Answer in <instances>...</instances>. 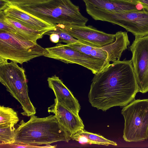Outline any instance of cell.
Here are the masks:
<instances>
[{
	"label": "cell",
	"instance_id": "obj_14",
	"mask_svg": "<svg viewBox=\"0 0 148 148\" xmlns=\"http://www.w3.org/2000/svg\"><path fill=\"white\" fill-rule=\"evenodd\" d=\"M2 11L6 16L34 29L47 32L55 27L32 16L16 5L8 3Z\"/></svg>",
	"mask_w": 148,
	"mask_h": 148
},
{
	"label": "cell",
	"instance_id": "obj_9",
	"mask_svg": "<svg viewBox=\"0 0 148 148\" xmlns=\"http://www.w3.org/2000/svg\"><path fill=\"white\" fill-rule=\"evenodd\" d=\"M116 34V39L113 42L102 47L90 46L80 42L66 45L95 58L114 62L120 60L122 52L130 43L127 32L120 31Z\"/></svg>",
	"mask_w": 148,
	"mask_h": 148
},
{
	"label": "cell",
	"instance_id": "obj_6",
	"mask_svg": "<svg viewBox=\"0 0 148 148\" xmlns=\"http://www.w3.org/2000/svg\"><path fill=\"white\" fill-rule=\"evenodd\" d=\"M121 113L125 141L139 142L148 138V99H134L123 108Z\"/></svg>",
	"mask_w": 148,
	"mask_h": 148
},
{
	"label": "cell",
	"instance_id": "obj_13",
	"mask_svg": "<svg viewBox=\"0 0 148 148\" xmlns=\"http://www.w3.org/2000/svg\"><path fill=\"white\" fill-rule=\"evenodd\" d=\"M54 103L48 108V112L54 114L59 123L70 134L71 137L84 129L83 121L77 115L60 104L55 99Z\"/></svg>",
	"mask_w": 148,
	"mask_h": 148
},
{
	"label": "cell",
	"instance_id": "obj_20",
	"mask_svg": "<svg viewBox=\"0 0 148 148\" xmlns=\"http://www.w3.org/2000/svg\"><path fill=\"white\" fill-rule=\"evenodd\" d=\"M55 29L50 31L58 34L60 38L59 42H64L66 44L80 42L77 39L74 38L68 33L64 31L57 26L55 25Z\"/></svg>",
	"mask_w": 148,
	"mask_h": 148
},
{
	"label": "cell",
	"instance_id": "obj_17",
	"mask_svg": "<svg viewBox=\"0 0 148 148\" xmlns=\"http://www.w3.org/2000/svg\"><path fill=\"white\" fill-rule=\"evenodd\" d=\"M0 18L5 21L18 28L27 37L29 40L34 42L42 38L45 32L40 31L31 28L21 22L11 18L5 15L2 11H0Z\"/></svg>",
	"mask_w": 148,
	"mask_h": 148
},
{
	"label": "cell",
	"instance_id": "obj_24",
	"mask_svg": "<svg viewBox=\"0 0 148 148\" xmlns=\"http://www.w3.org/2000/svg\"><path fill=\"white\" fill-rule=\"evenodd\" d=\"M143 9L148 11V0H139Z\"/></svg>",
	"mask_w": 148,
	"mask_h": 148
},
{
	"label": "cell",
	"instance_id": "obj_1",
	"mask_svg": "<svg viewBox=\"0 0 148 148\" xmlns=\"http://www.w3.org/2000/svg\"><path fill=\"white\" fill-rule=\"evenodd\" d=\"M139 92L131 60L115 61L95 75L88 94L91 106L106 111L125 107Z\"/></svg>",
	"mask_w": 148,
	"mask_h": 148
},
{
	"label": "cell",
	"instance_id": "obj_23",
	"mask_svg": "<svg viewBox=\"0 0 148 148\" xmlns=\"http://www.w3.org/2000/svg\"><path fill=\"white\" fill-rule=\"evenodd\" d=\"M45 35H47L50 36V40L54 43H58L59 42V35L55 33L51 32L50 31L46 32Z\"/></svg>",
	"mask_w": 148,
	"mask_h": 148
},
{
	"label": "cell",
	"instance_id": "obj_3",
	"mask_svg": "<svg viewBox=\"0 0 148 148\" xmlns=\"http://www.w3.org/2000/svg\"><path fill=\"white\" fill-rule=\"evenodd\" d=\"M15 5L29 14L54 26L57 24L85 26L88 21L80 13L79 7L71 0H49L33 5Z\"/></svg>",
	"mask_w": 148,
	"mask_h": 148
},
{
	"label": "cell",
	"instance_id": "obj_18",
	"mask_svg": "<svg viewBox=\"0 0 148 148\" xmlns=\"http://www.w3.org/2000/svg\"><path fill=\"white\" fill-rule=\"evenodd\" d=\"M19 121L17 112L13 109L3 106H0V125L9 124L15 125Z\"/></svg>",
	"mask_w": 148,
	"mask_h": 148
},
{
	"label": "cell",
	"instance_id": "obj_12",
	"mask_svg": "<svg viewBox=\"0 0 148 148\" xmlns=\"http://www.w3.org/2000/svg\"><path fill=\"white\" fill-rule=\"evenodd\" d=\"M49 87L53 91L57 101L77 115L81 109L78 100L58 77L48 78Z\"/></svg>",
	"mask_w": 148,
	"mask_h": 148
},
{
	"label": "cell",
	"instance_id": "obj_22",
	"mask_svg": "<svg viewBox=\"0 0 148 148\" xmlns=\"http://www.w3.org/2000/svg\"><path fill=\"white\" fill-rule=\"evenodd\" d=\"M9 3L15 5H29L42 3L49 0H3Z\"/></svg>",
	"mask_w": 148,
	"mask_h": 148
},
{
	"label": "cell",
	"instance_id": "obj_5",
	"mask_svg": "<svg viewBox=\"0 0 148 148\" xmlns=\"http://www.w3.org/2000/svg\"><path fill=\"white\" fill-rule=\"evenodd\" d=\"M45 49L37 42L17 35L0 31V58L22 64L44 56Z\"/></svg>",
	"mask_w": 148,
	"mask_h": 148
},
{
	"label": "cell",
	"instance_id": "obj_4",
	"mask_svg": "<svg viewBox=\"0 0 148 148\" xmlns=\"http://www.w3.org/2000/svg\"><path fill=\"white\" fill-rule=\"evenodd\" d=\"M0 82L6 90L21 104V114L28 117L35 115L36 108L31 102L25 69L17 63L0 58Z\"/></svg>",
	"mask_w": 148,
	"mask_h": 148
},
{
	"label": "cell",
	"instance_id": "obj_11",
	"mask_svg": "<svg viewBox=\"0 0 148 148\" xmlns=\"http://www.w3.org/2000/svg\"><path fill=\"white\" fill-rule=\"evenodd\" d=\"M62 30L78 40L80 42L90 46L102 47L113 42L116 34H108L92 26L57 24Z\"/></svg>",
	"mask_w": 148,
	"mask_h": 148
},
{
	"label": "cell",
	"instance_id": "obj_8",
	"mask_svg": "<svg viewBox=\"0 0 148 148\" xmlns=\"http://www.w3.org/2000/svg\"><path fill=\"white\" fill-rule=\"evenodd\" d=\"M45 49L44 56L67 64L80 65L90 70L95 75L102 71L110 64L108 61L95 58L60 43Z\"/></svg>",
	"mask_w": 148,
	"mask_h": 148
},
{
	"label": "cell",
	"instance_id": "obj_19",
	"mask_svg": "<svg viewBox=\"0 0 148 148\" xmlns=\"http://www.w3.org/2000/svg\"><path fill=\"white\" fill-rule=\"evenodd\" d=\"M14 125L10 124L0 125V145L14 143L16 130Z\"/></svg>",
	"mask_w": 148,
	"mask_h": 148
},
{
	"label": "cell",
	"instance_id": "obj_2",
	"mask_svg": "<svg viewBox=\"0 0 148 148\" xmlns=\"http://www.w3.org/2000/svg\"><path fill=\"white\" fill-rule=\"evenodd\" d=\"M25 122L21 120L16 129L13 144L39 145L59 142H68L70 134L59 123L55 116L39 118L33 115Z\"/></svg>",
	"mask_w": 148,
	"mask_h": 148
},
{
	"label": "cell",
	"instance_id": "obj_7",
	"mask_svg": "<svg viewBox=\"0 0 148 148\" xmlns=\"http://www.w3.org/2000/svg\"><path fill=\"white\" fill-rule=\"evenodd\" d=\"M86 10L94 20L119 25L135 36L148 35V11L144 9L121 12H111L88 8Z\"/></svg>",
	"mask_w": 148,
	"mask_h": 148
},
{
	"label": "cell",
	"instance_id": "obj_16",
	"mask_svg": "<svg viewBox=\"0 0 148 148\" xmlns=\"http://www.w3.org/2000/svg\"><path fill=\"white\" fill-rule=\"evenodd\" d=\"M71 138L80 144H93L108 146L117 145L116 143L97 134L88 132L84 129L79 130L72 136Z\"/></svg>",
	"mask_w": 148,
	"mask_h": 148
},
{
	"label": "cell",
	"instance_id": "obj_10",
	"mask_svg": "<svg viewBox=\"0 0 148 148\" xmlns=\"http://www.w3.org/2000/svg\"><path fill=\"white\" fill-rule=\"evenodd\" d=\"M135 37L130 47L131 60L139 92L144 93L148 91V35Z\"/></svg>",
	"mask_w": 148,
	"mask_h": 148
},
{
	"label": "cell",
	"instance_id": "obj_25",
	"mask_svg": "<svg viewBox=\"0 0 148 148\" xmlns=\"http://www.w3.org/2000/svg\"><path fill=\"white\" fill-rule=\"evenodd\" d=\"M123 1H131L133 2L136 3H140L139 0H121Z\"/></svg>",
	"mask_w": 148,
	"mask_h": 148
},
{
	"label": "cell",
	"instance_id": "obj_21",
	"mask_svg": "<svg viewBox=\"0 0 148 148\" xmlns=\"http://www.w3.org/2000/svg\"><path fill=\"white\" fill-rule=\"evenodd\" d=\"M0 31L10 32L20 36L28 40L27 36L20 30L0 18Z\"/></svg>",
	"mask_w": 148,
	"mask_h": 148
},
{
	"label": "cell",
	"instance_id": "obj_15",
	"mask_svg": "<svg viewBox=\"0 0 148 148\" xmlns=\"http://www.w3.org/2000/svg\"><path fill=\"white\" fill-rule=\"evenodd\" d=\"M86 7L111 12H125L141 10L140 3L121 0H83Z\"/></svg>",
	"mask_w": 148,
	"mask_h": 148
}]
</instances>
